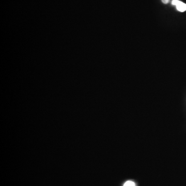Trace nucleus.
I'll return each instance as SVG.
<instances>
[{
    "label": "nucleus",
    "mask_w": 186,
    "mask_h": 186,
    "mask_svg": "<svg viewBox=\"0 0 186 186\" xmlns=\"http://www.w3.org/2000/svg\"><path fill=\"white\" fill-rule=\"evenodd\" d=\"M173 5H175L178 11L184 12L186 10V4L178 0H173L172 2Z\"/></svg>",
    "instance_id": "f257e3e1"
},
{
    "label": "nucleus",
    "mask_w": 186,
    "mask_h": 186,
    "mask_svg": "<svg viewBox=\"0 0 186 186\" xmlns=\"http://www.w3.org/2000/svg\"><path fill=\"white\" fill-rule=\"evenodd\" d=\"M123 186H135V184L131 181H128L123 184Z\"/></svg>",
    "instance_id": "f03ea898"
},
{
    "label": "nucleus",
    "mask_w": 186,
    "mask_h": 186,
    "mask_svg": "<svg viewBox=\"0 0 186 186\" xmlns=\"http://www.w3.org/2000/svg\"><path fill=\"white\" fill-rule=\"evenodd\" d=\"M170 0H162L163 3L167 4L169 2Z\"/></svg>",
    "instance_id": "7ed1b4c3"
}]
</instances>
